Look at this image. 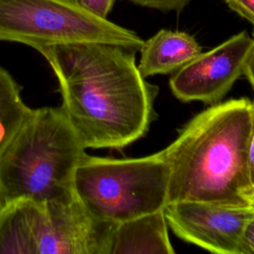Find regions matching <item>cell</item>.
<instances>
[{
	"label": "cell",
	"mask_w": 254,
	"mask_h": 254,
	"mask_svg": "<svg viewBox=\"0 0 254 254\" xmlns=\"http://www.w3.org/2000/svg\"><path fill=\"white\" fill-rule=\"evenodd\" d=\"M251 100L229 99L192 117L162 154L169 166L168 204L196 200L250 205Z\"/></svg>",
	"instance_id": "obj_2"
},
{
	"label": "cell",
	"mask_w": 254,
	"mask_h": 254,
	"mask_svg": "<svg viewBox=\"0 0 254 254\" xmlns=\"http://www.w3.org/2000/svg\"><path fill=\"white\" fill-rule=\"evenodd\" d=\"M0 42L46 47L101 43L139 52L135 32L98 17L74 0H0Z\"/></svg>",
	"instance_id": "obj_6"
},
{
	"label": "cell",
	"mask_w": 254,
	"mask_h": 254,
	"mask_svg": "<svg viewBox=\"0 0 254 254\" xmlns=\"http://www.w3.org/2000/svg\"><path fill=\"white\" fill-rule=\"evenodd\" d=\"M243 74L245 75L249 83L252 85V88L254 89V33H253V44L245 63Z\"/></svg>",
	"instance_id": "obj_17"
},
{
	"label": "cell",
	"mask_w": 254,
	"mask_h": 254,
	"mask_svg": "<svg viewBox=\"0 0 254 254\" xmlns=\"http://www.w3.org/2000/svg\"><path fill=\"white\" fill-rule=\"evenodd\" d=\"M79 6L90 13L107 19L108 14L112 10L115 0H74Z\"/></svg>",
	"instance_id": "obj_13"
},
{
	"label": "cell",
	"mask_w": 254,
	"mask_h": 254,
	"mask_svg": "<svg viewBox=\"0 0 254 254\" xmlns=\"http://www.w3.org/2000/svg\"><path fill=\"white\" fill-rule=\"evenodd\" d=\"M241 254H254V206L244 229Z\"/></svg>",
	"instance_id": "obj_15"
},
{
	"label": "cell",
	"mask_w": 254,
	"mask_h": 254,
	"mask_svg": "<svg viewBox=\"0 0 254 254\" xmlns=\"http://www.w3.org/2000/svg\"><path fill=\"white\" fill-rule=\"evenodd\" d=\"M253 44L247 32L233 35L213 49L200 53L174 72L170 88L184 102H220L234 82L243 74L245 63Z\"/></svg>",
	"instance_id": "obj_7"
},
{
	"label": "cell",
	"mask_w": 254,
	"mask_h": 254,
	"mask_svg": "<svg viewBox=\"0 0 254 254\" xmlns=\"http://www.w3.org/2000/svg\"><path fill=\"white\" fill-rule=\"evenodd\" d=\"M226 5L254 26V0H224Z\"/></svg>",
	"instance_id": "obj_14"
},
{
	"label": "cell",
	"mask_w": 254,
	"mask_h": 254,
	"mask_svg": "<svg viewBox=\"0 0 254 254\" xmlns=\"http://www.w3.org/2000/svg\"><path fill=\"white\" fill-rule=\"evenodd\" d=\"M136 5L160 11H182L191 0H129Z\"/></svg>",
	"instance_id": "obj_12"
},
{
	"label": "cell",
	"mask_w": 254,
	"mask_h": 254,
	"mask_svg": "<svg viewBox=\"0 0 254 254\" xmlns=\"http://www.w3.org/2000/svg\"><path fill=\"white\" fill-rule=\"evenodd\" d=\"M5 205V201H4V199H3V196H2V194H1V191H0V210L2 209V207Z\"/></svg>",
	"instance_id": "obj_19"
},
{
	"label": "cell",
	"mask_w": 254,
	"mask_h": 254,
	"mask_svg": "<svg viewBox=\"0 0 254 254\" xmlns=\"http://www.w3.org/2000/svg\"><path fill=\"white\" fill-rule=\"evenodd\" d=\"M73 188L91 214L120 223L166 207L169 166L161 151L130 159L86 154L75 170Z\"/></svg>",
	"instance_id": "obj_5"
},
{
	"label": "cell",
	"mask_w": 254,
	"mask_h": 254,
	"mask_svg": "<svg viewBox=\"0 0 254 254\" xmlns=\"http://www.w3.org/2000/svg\"><path fill=\"white\" fill-rule=\"evenodd\" d=\"M164 210L168 225L182 240L216 254H241L253 206L183 200L167 204Z\"/></svg>",
	"instance_id": "obj_8"
},
{
	"label": "cell",
	"mask_w": 254,
	"mask_h": 254,
	"mask_svg": "<svg viewBox=\"0 0 254 254\" xmlns=\"http://www.w3.org/2000/svg\"><path fill=\"white\" fill-rule=\"evenodd\" d=\"M245 198L250 205L254 206V186L249 188L248 190L245 192Z\"/></svg>",
	"instance_id": "obj_18"
},
{
	"label": "cell",
	"mask_w": 254,
	"mask_h": 254,
	"mask_svg": "<svg viewBox=\"0 0 254 254\" xmlns=\"http://www.w3.org/2000/svg\"><path fill=\"white\" fill-rule=\"evenodd\" d=\"M31 110L21 96V86L0 66V156Z\"/></svg>",
	"instance_id": "obj_11"
},
{
	"label": "cell",
	"mask_w": 254,
	"mask_h": 254,
	"mask_svg": "<svg viewBox=\"0 0 254 254\" xmlns=\"http://www.w3.org/2000/svg\"><path fill=\"white\" fill-rule=\"evenodd\" d=\"M85 150L60 106L32 109L0 156V191L5 204L22 198L75 197L74 173Z\"/></svg>",
	"instance_id": "obj_3"
},
{
	"label": "cell",
	"mask_w": 254,
	"mask_h": 254,
	"mask_svg": "<svg viewBox=\"0 0 254 254\" xmlns=\"http://www.w3.org/2000/svg\"><path fill=\"white\" fill-rule=\"evenodd\" d=\"M248 174L251 188L254 186V100L251 101V127L248 139Z\"/></svg>",
	"instance_id": "obj_16"
},
{
	"label": "cell",
	"mask_w": 254,
	"mask_h": 254,
	"mask_svg": "<svg viewBox=\"0 0 254 254\" xmlns=\"http://www.w3.org/2000/svg\"><path fill=\"white\" fill-rule=\"evenodd\" d=\"M139 52L141 58L137 66L140 74L147 78L157 74H173L202 50L192 36L163 29L144 41Z\"/></svg>",
	"instance_id": "obj_9"
},
{
	"label": "cell",
	"mask_w": 254,
	"mask_h": 254,
	"mask_svg": "<svg viewBox=\"0 0 254 254\" xmlns=\"http://www.w3.org/2000/svg\"><path fill=\"white\" fill-rule=\"evenodd\" d=\"M117 223L69 200L17 199L0 210V254H111Z\"/></svg>",
	"instance_id": "obj_4"
},
{
	"label": "cell",
	"mask_w": 254,
	"mask_h": 254,
	"mask_svg": "<svg viewBox=\"0 0 254 254\" xmlns=\"http://www.w3.org/2000/svg\"><path fill=\"white\" fill-rule=\"evenodd\" d=\"M38 52L58 79L60 107L85 149H122L147 133L158 87L140 74L137 52L101 43Z\"/></svg>",
	"instance_id": "obj_1"
},
{
	"label": "cell",
	"mask_w": 254,
	"mask_h": 254,
	"mask_svg": "<svg viewBox=\"0 0 254 254\" xmlns=\"http://www.w3.org/2000/svg\"><path fill=\"white\" fill-rule=\"evenodd\" d=\"M164 209L117 223L111 254H174Z\"/></svg>",
	"instance_id": "obj_10"
}]
</instances>
